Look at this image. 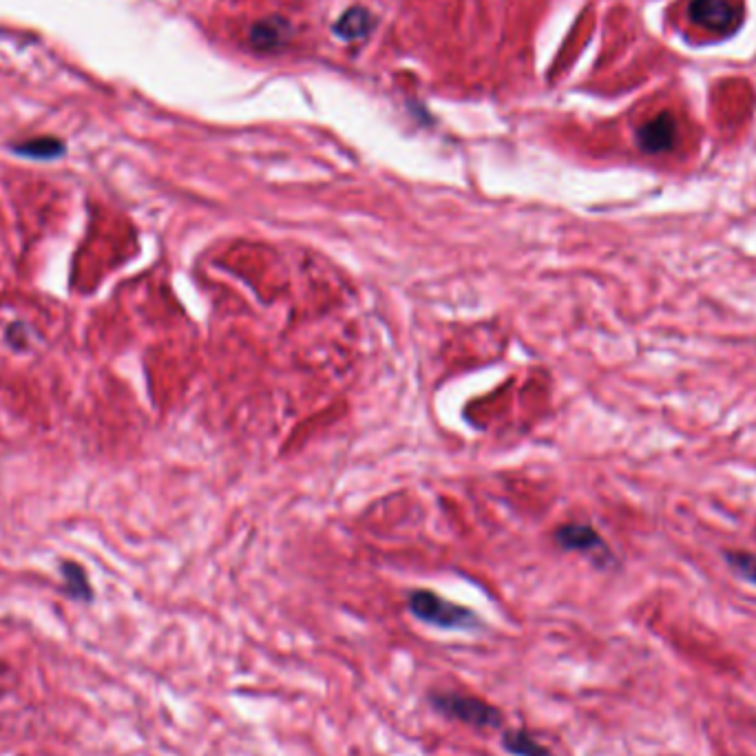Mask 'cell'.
<instances>
[{"label":"cell","mask_w":756,"mask_h":756,"mask_svg":"<svg viewBox=\"0 0 756 756\" xmlns=\"http://www.w3.org/2000/svg\"><path fill=\"white\" fill-rule=\"evenodd\" d=\"M409 611L420 622L438 628H471L478 624V617L469 608L447 602L440 595L429 591H416L409 595Z\"/></svg>","instance_id":"6da1fadb"},{"label":"cell","mask_w":756,"mask_h":756,"mask_svg":"<svg viewBox=\"0 0 756 756\" xmlns=\"http://www.w3.org/2000/svg\"><path fill=\"white\" fill-rule=\"evenodd\" d=\"M432 706L445 717L458 719L476 728H498L502 723L498 708L476 697L460 695V692H436V695H432Z\"/></svg>","instance_id":"7a4b0ae2"},{"label":"cell","mask_w":756,"mask_h":756,"mask_svg":"<svg viewBox=\"0 0 756 756\" xmlns=\"http://www.w3.org/2000/svg\"><path fill=\"white\" fill-rule=\"evenodd\" d=\"M639 149L650 155L668 153L677 144V120L670 113H659L637 129Z\"/></svg>","instance_id":"3957f363"},{"label":"cell","mask_w":756,"mask_h":756,"mask_svg":"<svg viewBox=\"0 0 756 756\" xmlns=\"http://www.w3.org/2000/svg\"><path fill=\"white\" fill-rule=\"evenodd\" d=\"M690 18L712 31H732L739 25V14L730 0H692Z\"/></svg>","instance_id":"277c9868"},{"label":"cell","mask_w":756,"mask_h":756,"mask_svg":"<svg viewBox=\"0 0 756 756\" xmlns=\"http://www.w3.org/2000/svg\"><path fill=\"white\" fill-rule=\"evenodd\" d=\"M555 542L566 551H606L600 535L586 524H566V527L555 531Z\"/></svg>","instance_id":"5b68a950"},{"label":"cell","mask_w":756,"mask_h":756,"mask_svg":"<svg viewBox=\"0 0 756 756\" xmlns=\"http://www.w3.org/2000/svg\"><path fill=\"white\" fill-rule=\"evenodd\" d=\"M12 151L20 157H27V160H40V162H49V160H58L67 153V146L60 138H51V135H40V138H31L27 142L14 144Z\"/></svg>","instance_id":"8992f818"},{"label":"cell","mask_w":756,"mask_h":756,"mask_svg":"<svg viewBox=\"0 0 756 756\" xmlns=\"http://www.w3.org/2000/svg\"><path fill=\"white\" fill-rule=\"evenodd\" d=\"M374 27V18L365 7H352L345 12L334 25V34L343 40H361L370 34Z\"/></svg>","instance_id":"52a82bcc"},{"label":"cell","mask_w":756,"mask_h":756,"mask_svg":"<svg viewBox=\"0 0 756 756\" xmlns=\"http://www.w3.org/2000/svg\"><path fill=\"white\" fill-rule=\"evenodd\" d=\"M288 31H290V27L283 23V20L272 18V20H264V23H257L255 27H252L250 40L257 49H275V47H281L283 42H286Z\"/></svg>","instance_id":"ba28073f"},{"label":"cell","mask_w":756,"mask_h":756,"mask_svg":"<svg viewBox=\"0 0 756 756\" xmlns=\"http://www.w3.org/2000/svg\"><path fill=\"white\" fill-rule=\"evenodd\" d=\"M502 745L509 754H516V756H553L544 748V745H540L533 737H529L524 730L504 732Z\"/></svg>","instance_id":"9c48e42d"},{"label":"cell","mask_w":756,"mask_h":756,"mask_svg":"<svg viewBox=\"0 0 756 756\" xmlns=\"http://www.w3.org/2000/svg\"><path fill=\"white\" fill-rule=\"evenodd\" d=\"M734 575L756 586V555L750 551H726L723 553Z\"/></svg>","instance_id":"30bf717a"},{"label":"cell","mask_w":756,"mask_h":756,"mask_svg":"<svg viewBox=\"0 0 756 756\" xmlns=\"http://www.w3.org/2000/svg\"><path fill=\"white\" fill-rule=\"evenodd\" d=\"M5 339L16 352H23V350H31V343H34V332H31L29 323L16 321V323H9V328L5 332Z\"/></svg>","instance_id":"8fae6325"},{"label":"cell","mask_w":756,"mask_h":756,"mask_svg":"<svg viewBox=\"0 0 756 756\" xmlns=\"http://www.w3.org/2000/svg\"><path fill=\"white\" fill-rule=\"evenodd\" d=\"M62 577H65V582H67V588L71 591V595L89 597L87 577H84V571L80 569V566L76 562H65V564H62Z\"/></svg>","instance_id":"7c38bea8"}]
</instances>
